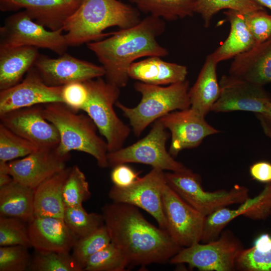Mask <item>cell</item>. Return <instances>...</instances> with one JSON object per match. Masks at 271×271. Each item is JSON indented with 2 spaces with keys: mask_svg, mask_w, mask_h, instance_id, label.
Listing matches in <instances>:
<instances>
[{
  "mask_svg": "<svg viewBox=\"0 0 271 271\" xmlns=\"http://www.w3.org/2000/svg\"><path fill=\"white\" fill-rule=\"evenodd\" d=\"M159 120L170 131L169 153L174 158L183 150L196 148L206 137L220 132L190 107L171 112Z\"/></svg>",
  "mask_w": 271,
  "mask_h": 271,
  "instance_id": "5bb4252c",
  "label": "cell"
},
{
  "mask_svg": "<svg viewBox=\"0 0 271 271\" xmlns=\"http://www.w3.org/2000/svg\"><path fill=\"white\" fill-rule=\"evenodd\" d=\"M169 137V132L159 119L143 139L127 147L108 152L107 157L109 166L135 163L171 172L187 170V167L175 160L167 151L166 144Z\"/></svg>",
  "mask_w": 271,
  "mask_h": 271,
  "instance_id": "9c48e42d",
  "label": "cell"
},
{
  "mask_svg": "<svg viewBox=\"0 0 271 271\" xmlns=\"http://www.w3.org/2000/svg\"><path fill=\"white\" fill-rule=\"evenodd\" d=\"M223 13L230 30L224 42L210 54L218 63L248 51L256 44L247 25L245 13L232 10H227Z\"/></svg>",
  "mask_w": 271,
  "mask_h": 271,
  "instance_id": "484cf974",
  "label": "cell"
},
{
  "mask_svg": "<svg viewBox=\"0 0 271 271\" xmlns=\"http://www.w3.org/2000/svg\"><path fill=\"white\" fill-rule=\"evenodd\" d=\"M163 209L168 233L181 247L201 241L205 217L195 209L167 184L162 190Z\"/></svg>",
  "mask_w": 271,
  "mask_h": 271,
  "instance_id": "7c38bea8",
  "label": "cell"
},
{
  "mask_svg": "<svg viewBox=\"0 0 271 271\" xmlns=\"http://www.w3.org/2000/svg\"><path fill=\"white\" fill-rule=\"evenodd\" d=\"M42 113L59 132L56 150L60 155L70 156L72 151L83 152L92 156L99 167L109 166L106 142L98 135L97 127L88 115L78 113L62 102L45 104Z\"/></svg>",
  "mask_w": 271,
  "mask_h": 271,
  "instance_id": "277c9868",
  "label": "cell"
},
{
  "mask_svg": "<svg viewBox=\"0 0 271 271\" xmlns=\"http://www.w3.org/2000/svg\"><path fill=\"white\" fill-rule=\"evenodd\" d=\"M29 270L33 271H83L70 252L37 251L31 257Z\"/></svg>",
  "mask_w": 271,
  "mask_h": 271,
  "instance_id": "1f68e13d",
  "label": "cell"
},
{
  "mask_svg": "<svg viewBox=\"0 0 271 271\" xmlns=\"http://www.w3.org/2000/svg\"><path fill=\"white\" fill-rule=\"evenodd\" d=\"M70 156L60 155L55 148H39L28 156L8 162L14 180L35 189L46 179L65 169Z\"/></svg>",
  "mask_w": 271,
  "mask_h": 271,
  "instance_id": "ac0fdd59",
  "label": "cell"
},
{
  "mask_svg": "<svg viewBox=\"0 0 271 271\" xmlns=\"http://www.w3.org/2000/svg\"><path fill=\"white\" fill-rule=\"evenodd\" d=\"M139 174L125 164H122L113 167L110 178L114 186L124 188L133 184L139 178Z\"/></svg>",
  "mask_w": 271,
  "mask_h": 271,
  "instance_id": "b9f144b4",
  "label": "cell"
},
{
  "mask_svg": "<svg viewBox=\"0 0 271 271\" xmlns=\"http://www.w3.org/2000/svg\"><path fill=\"white\" fill-rule=\"evenodd\" d=\"M167 184L184 201L205 217L215 211L235 204H240L249 197L248 188L235 185L229 190L205 191L199 175L191 169L165 173Z\"/></svg>",
  "mask_w": 271,
  "mask_h": 271,
  "instance_id": "52a82bcc",
  "label": "cell"
},
{
  "mask_svg": "<svg viewBox=\"0 0 271 271\" xmlns=\"http://www.w3.org/2000/svg\"><path fill=\"white\" fill-rule=\"evenodd\" d=\"M257 4L263 7L269 9L271 11V0H254Z\"/></svg>",
  "mask_w": 271,
  "mask_h": 271,
  "instance_id": "bcb514c9",
  "label": "cell"
},
{
  "mask_svg": "<svg viewBox=\"0 0 271 271\" xmlns=\"http://www.w3.org/2000/svg\"><path fill=\"white\" fill-rule=\"evenodd\" d=\"M88 91L87 101L82 110L92 120L105 138L108 152L123 147L130 129L117 115L113 106L119 96V88L102 77L84 82Z\"/></svg>",
  "mask_w": 271,
  "mask_h": 271,
  "instance_id": "8992f818",
  "label": "cell"
},
{
  "mask_svg": "<svg viewBox=\"0 0 271 271\" xmlns=\"http://www.w3.org/2000/svg\"><path fill=\"white\" fill-rule=\"evenodd\" d=\"M135 90L142 98L135 107H127L117 101L115 105L128 118L134 134L139 137L151 123L167 114L190 107L188 80L170 84L167 87L138 81Z\"/></svg>",
  "mask_w": 271,
  "mask_h": 271,
  "instance_id": "5b68a950",
  "label": "cell"
},
{
  "mask_svg": "<svg viewBox=\"0 0 271 271\" xmlns=\"http://www.w3.org/2000/svg\"><path fill=\"white\" fill-rule=\"evenodd\" d=\"M83 0H0L2 12L24 9L35 21L46 28L63 29L68 19Z\"/></svg>",
  "mask_w": 271,
  "mask_h": 271,
  "instance_id": "ffe728a7",
  "label": "cell"
},
{
  "mask_svg": "<svg viewBox=\"0 0 271 271\" xmlns=\"http://www.w3.org/2000/svg\"><path fill=\"white\" fill-rule=\"evenodd\" d=\"M39 148L0 123V162L25 157Z\"/></svg>",
  "mask_w": 271,
  "mask_h": 271,
  "instance_id": "836d02e7",
  "label": "cell"
},
{
  "mask_svg": "<svg viewBox=\"0 0 271 271\" xmlns=\"http://www.w3.org/2000/svg\"><path fill=\"white\" fill-rule=\"evenodd\" d=\"M90 195L89 184L84 174L78 166H73L63 188V199L65 207L82 205Z\"/></svg>",
  "mask_w": 271,
  "mask_h": 271,
  "instance_id": "8d00e7d4",
  "label": "cell"
},
{
  "mask_svg": "<svg viewBox=\"0 0 271 271\" xmlns=\"http://www.w3.org/2000/svg\"><path fill=\"white\" fill-rule=\"evenodd\" d=\"M224 9L235 10L244 13L265 10L254 0H198L195 13L201 16L204 27L208 28L213 17Z\"/></svg>",
  "mask_w": 271,
  "mask_h": 271,
  "instance_id": "d6a6232c",
  "label": "cell"
},
{
  "mask_svg": "<svg viewBox=\"0 0 271 271\" xmlns=\"http://www.w3.org/2000/svg\"><path fill=\"white\" fill-rule=\"evenodd\" d=\"M235 269L242 271H271V236L262 233L253 245L243 249L235 262Z\"/></svg>",
  "mask_w": 271,
  "mask_h": 271,
  "instance_id": "f546056e",
  "label": "cell"
},
{
  "mask_svg": "<svg viewBox=\"0 0 271 271\" xmlns=\"http://www.w3.org/2000/svg\"><path fill=\"white\" fill-rule=\"evenodd\" d=\"M165 27L163 19L150 15L132 27L111 33L87 46L103 67L106 81L120 88L127 84L128 69L136 60L168 55V50L157 40Z\"/></svg>",
  "mask_w": 271,
  "mask_h": 271,
  "instance_id": "7a4b0ae2",
  "label": "cell"
},
{
  "mask_svg": "<svg viewBox=\"0 0 271 271\" xmlns=\"http://www.w3.org/2000/svg\"><path fill=\"white\" fill-rule=\"evenodd\" d=\"M255 115L264 133L271 140V103L266 111L255 113Z\"/></svg>",
  "mask_w": 271,
  "mask_h": 271,
  "instance_id": "ee69618b",
  "label": "cell"
},
{
  "mask_svg": "<svg viewBox=\"0 0 271 271\" xmlns=\"http://www.w3.org/2000/svg\"><path fill=\"white\" fill-rule=\"evenodd\" d=\"M249 173L253 179L262 183L271 182V163L264 161H259L251 165Z\"/></svg>",
  "mask_w": 271,
  "mask_h": 271,
  "instance_id": "7bdbcfd3",
  "label": "cell"
},
{
  "mask_svg": "<svg viewBox=\"0 0 271 271\" xmlns=\"http://www.w3.org/2000/svg\"><path fill=\"white\" fill-rule=\"evenodd\" d=\"M63 220L76 240L90 234L104 225L102 214L88 213L82 205L66 207Z\"/></svg>",
  "mask_w": 271,
  "mask_h": 271,
  "instance_id": "4dcf8cb0",
  "label": "cell"
},
{
  "mask_svg": "<svg viewBox=\"0 0 271 271\" xmlns=\"http://www.w3.org/2000/svg\"><path fill=\"white\" fill-rule=\"evenodd\" d=\"M34 66L44 82L52 86L84 82L105 75L102 66L80 60L66 53L56 58L39 55Z\"/></svg>",
  "mask_w": 271,
  "mask_h": 271,
  "instance_id": "2e32d148",
  "label": "cell"
},
{
  "mask_svg": "<svg viewBox=\"0 0 271 271\" xmlns=\"http://www.w3.org/2000/svg\"><path fill=\"white\" fill-rule=\"evenodd\" d=\"M129 263L122 251L113 243L92 255L84 271H123Z\"/></svg>",
  "mask_w": 271,
  "mask_h": 271,
  "instance_id": "e575fe53",
  "label": "cell"
},
{
  "mask_svg": "<svg viewBox=\"0 0 271 271\" xmlns=\"http://www.w3.org/2000/svg\"><path fill=\"white\" fill-rule=\"evenodd\" d=\"M138 9L162 19L175 21L192 16L198 0H129Z\"/></svg>",
  "mask_w": 271,
  "mask_h": 271,
  "instance_id": "f1b7e54d",
  "label": "cell"
},
{
  "mask_svg": "<svg viewBox=\"0 0 271 271\" xmlns=\"http://www.w3.org/2000/svg\"><path fill=\"white\" fill-rule=\"evenodd\" d=\"M102 213L111 242L122 251L129 264L165 263L182 248L167 230L146 220L134 206L112 202L105 204Z\"/></svg>",
  "mask_w": 271,
  "mask_h": 271,
  "instance_id": "6da1fadb",
  "label": "cell"
},
{
  "mask_svg": "<svg viewBox=\"0 0 271 271\" xmlns=\"http://www.w3.org/2000/svg\"><path fill=\"white\" fill-rule=\"evenodd\" d=\"M129 78L154 85H170L185 81L188 74L186 66L163 60L161 57H148L131 64Z\"/></svg>",
  "mask_w": 271,
  "mask_h": 271,
  "instance_id": "603a6c76",
  "label": "cell"
},
{
  "mask_svg": "<svg viewBox=\"0 0 271 271\" xmlns=\"http://www.w3.org/2000/svg\"><path fill=\"white\" fill-rule=\"evenodd\" d=\"M88 97V91L84 82H74L62 86L63 103L73 110H82Z\"/></svg>",
  "mask_w": 271,
  "mask_h": 271,
  "instance_id": "60d3db41",
  "label": "cell"
},
{
  "mask_svg": "<svg viewBox=\"0 0 271 271\" xmlns=\"http://www.w3.org/2000/svg\"><path fill=\"white\" fill-rule=\"evenodd\" d=\"M141 21L136 9L118 0H83L63 30L68 46H76L108 37L103 33L108 28L126 29Z\"/></svg>",
  "mask_w": 271,
  "mask_h": 271,
  "instance_id": "3957f363",
  "label": "cell"
},
{
  "mask_svg": "<svg viewBox=\"0 0 271 271\" xmlns=\"http://www.w3.org/2000/svg\"><path fill=\"white\" fill-rule=\"evenodd\" d=\"M165 173L162 169L153 168L128 187L113 185L108 196L113 202L128 204L144 210L154 218L160 227L166 230L162 201V190L166 183Z\"/></svg>",
  "mask_w": 271,
  "mask_h": 271,
  "instance_id": "8fae6325",
  "label": "cell"
},
{
  "mask_svg": "<svg viewBox=\"0 0 271 271\" xmlns=\"http://www.w3.org/2000/svg\"><path fill=\"white\" fill-rule=\"evenodd\" d=\"M248 28L256 44H259L271 38V15L265 10L245 13Z\"/></svg>",
  "mask_w": 271,
  "mask_h": 271,
  "instance_id": "ab89813d",
  "label": "cell"
},
{
  "mask_svg": "<svg viewBox=\"0 0 271 271\" xmlns=\"http://www.w3.org/2000/svg\"><path fill=\"white\" fill-rule=\"evenodd\" d=\"M8 163L0 162V187L9 184L13 180L12 177L9 173Z\"/></svg>",
  "mask_w": 271,
  "mask_h": 271,
  "instance_id": "f6af8a7d",
  "label": "cell"
},
{
  "mask_svg": "<svg viewBox=\"0 0 271 271\" xmlns=\"http://www.w3.org/2000/svg\"><path fill=\"white\" fill-rule=\"evenodd\" d=\"M27 226L31 246L37 251L70 252L76 240L62 218L34 216Z\"/></svg>",
  "mask_w": 271,
  "mask_h": 271,
  "instance_id": "44dd1931",
  "label": "cell"
},
{
  "mask_svg": "<svg viewBox=\"0 0 271 271\" xmlns=\"http://www.w3.org/2000/svg\"><path fill=\"white\" fill-rule=\"evenodd\" d=\"M32 46L0 48V91L20 83L39 56Z\"/></svg>",
  "mask_w": 271,
  "mask_h": 271,
  "instance_id": "d4e9b609",
  "label": "cell"
},
{
  "mask_svg": "<svg viewBox=\"0 0 271 271\" xmlns=\"http://www.w3.org/2000/svg\"><path fill=\"white\" fill-rule=\"evenodd\" d=\"M219 83L220 94L211 111L260 113L266 111L271 103V96L263 86L229 74L222 76Z\"/></svg>",
  "mask_w": 271,
  "mask_h": 271,
  "instance_id": "4fadbf2b",
  "label": "cell"
},
{
  "mask_svg": "<svg viewBox=\"0 0 271 271\" xmlns=\"http://www.w3.org/2000/svg\"><path fill=\"white\" fill-rule=\"evenodd\" d=\"M270 215L271 216V212H270Z\"/></svg>",
  "mask_w": 271,
  "mask_h": 271,
  "instance_id": "7dc6e473",
  "label": "cell"
},
{
  "mask_svg": "<svg viewBox=\"0 0 271 271\" xmlns=\"http://www.w3.org/2000/svg\"><path fill=\"white\" fill-rule=\"evenodd\" d=\"M243 249L241 241L231 230H223L214 240L182 247L170 261L175 264L186 263L200 271H232Z\"/></svg>",
  "mask_w": 271,
  "mask_h": 271,
  "instance_id": "ba28073f",
  "label": "cell"
},
{
  "mask_svg": "<svg viewBox=\"0 0 271 271\" xmlns=\"http://www.w3.org/2000/svg\"><path fill=\"white\" fill-rule=\"evenodd\" d=\"M34 189L15 180L0 187V216L28 222L34 216Z\"/></svg>",
  "mask_w": 271,
  "mask_h": 271,
  "instance_id": "83f0119b",
  "label": "cell"
},
{
  "mask_svg": "<svg viewBox=\"0 0 271 271\" xmlns=\"http://www.w3.org/2000/svg\"><path fill=\"white\" fill-rule=\"evenodd\" d=\"M40 105L0 115L1 123L39 148H56L60 141L55 126L44 117Z\"/></svg>",
  "mask_w": 271,
  "mask_h": 271,
  "instance_id": "e0dca14e",
  "label": "cell"
},
{
  "mask_svg": "<svg viewBox=\"0 0 271 271\" xmlns=\"http://www.w3.org/2000/svg\"><path fill=\"white\" fill-rule=\"evenodd\" d=\"M228 72L256 85L271 83V38L235 56Z\"/></svg>",
  "mask_w": 271,
  "mask_h": 271,
  "instance_id": "7402d4cb",
  "label": "cell"
},
{
  "mask_svg": "<svg viewBox=\"0 0 271 271\" xmlns=\"http://www.w3.org/2000/svg\"><path fill=\"white\" fill-rule=\"evenodd\" d=\"M25 222L13 217L0 216V246H31Z\"/></svg>",
  "mask_w": 271,
  "mask_h": 271,
  "instance_id": "74e56055",
  "label": "cell"
},
{
  "mask_svg": "<svg viewBox=\"0 0 271 271\" xmlns=\"http://www.w3.org/2000/svg\"><path fill=\"white\" fill-rule=\"evenodd\" d=\"M236 209L221 208L206 216L201 241L208 242L217 239L225 226L240 215L252 219L264 220L271 212V182L266 183L255 197H248Z\"/></svg>",
  "mask_w": 271,
  "mask_h": 271,
  "instance_id": "d6986e66",
  "label": "cell"
},
{
  "mask_svg": "<svg viewBox=\"0 0 271 271\" xmlns=\"http://www.w3.org/2000/svg\"><path fill=\"white\" fill-rule=\"evenodd\" d=\"M71 167H66L41 183L34 193L35 216L63 219L65 206L63 191Z\"/></svg>",
  "mask_w": 271,
  "mask_h": 271,
  "instance_id": "cb8c5ba5",
  "label": "cell"
},
{
  "mask_svg": "<svg viewBox=\"0 0 271 271\" xmlns=\"http://www.w3.org/2000/svg\"><path fill=\"white\" fill-rule=\"evenodd\" d=\"M217 64L211 54L208 55L196 82L189 90L190 108L205 117L220 94Z\"/></svg>",
  "mask_w": 271,
  "mask_h": 271,
  "instance_id": "4316f807",
  "label": "cell"
},
{
  "mask_svg": "<svg viewBox=\"0 0 271 271\" xmlns=\"http://www.w3.org/2000/svg\"><path fill=\"white\" fill-rule=\"evenodd\" d=\"M110 243L109 234L104 225L90 234L77 239L72 249V255L83 271L88 259Z\"/></svg>",
  "mask_w": 271,
  "mask_h": 271,
  "instance_id": "d590c367",
  "label": "cell"
},
{
  "mask_svg": "<svg viewBox=\"0 0 271 271\" xmlns=\"http://www.w3.org/2000/svg\"><path fill=\"white\" fill-rule=\"evenodd\" d=\"M63 32L46 29L23 10L8 17L0 28V48L32 46L62 55L69 47Z\"/></svg>",
  "mask_w": 271,
  "mask_h": 271,
  "instance_id": "30bf717a",
  "label": "cell"
},
{
  "mask_svg": "<svg viewBox=\"0 0 271 271\" xmlns=\"http://www.w3.org/2000/svg\"><path fill=\"white\" fill-rule=\"evenodd\" d=\"M62 86L46 84L34 66L18 84L0 91V115L12 110L46 104L62 102Z\"/></svg>",
  "mask_w": 271,
  "mask_h": 271,
  "instance_id": "9a60e30c",
  "label": "cell"
},
{
  "mask_svg": "<svg viewBox=\"0 0 271 271\" xmlns=\"http://www.w3.org/2000/svg\"><path fill=\"white\" fill-rule=\"evenodd\" d=\"M29 247L23 245L0 247V271H25L29 269L31 256Z\"/></svg>",
  "mask_w": 271,
  "mask_h": 271,
  "instance_id": "f35d334b",
  "label": "cell"
}]
</instances>
